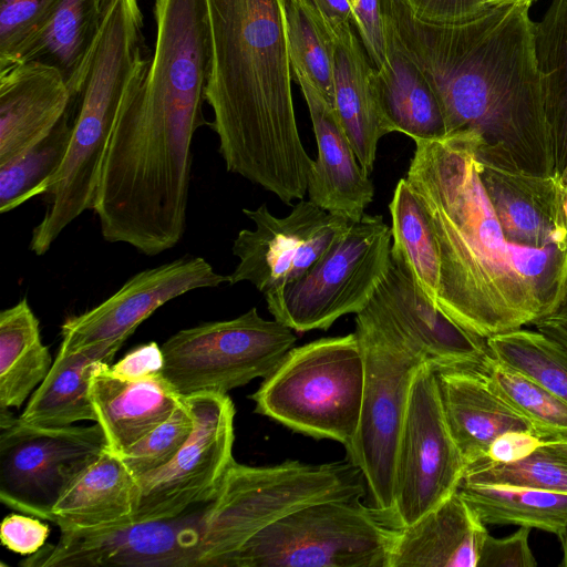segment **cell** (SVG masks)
<instances>
[{"instance_id": "6da1fadb", "label": "cell", "mask_w": 567, "mask_h": 567, "mask_svg": "<svg viewBox=\"0 0 567 567\" xmlns=\"http://www.w3.org/2000/svg\"><path fill=\"white\" fill-rule=\"evenodd\" d=\"M477 140L457 131L416 141L405 178L437 241L439 308L487 339L557 309L567 288V249L506 239L480 176Z\"/></svg>"}, {"instance_id": "7a4b0ae2", "label": "cell", "mask_w": 567, "mask_h": 567, "mask_svg": "<svg viewBox=\"0 0 567 567\" xmlns=\"http://www.w3.org/2000/svg\"><path fill=\"white\" fill-rule=\"evenodd\" d=\"M380 3L383 20L434 90L447 134L473 132L483 163L555 173L530 7L492 6L461 22L433 23L403 0Z\"/></svg>"}, {"instance_id": "3957f363", "label": "cell", "mask_w": 567, "mask_h": 567, "mask_svg": "<svg viewBox=\"0 0 567 567\" xmlns=\"http://www.w3.org/2000/svg\"><path fill=\"white\" fill-rule=\"evenodd\" d=\"M206 102L226 169L290 205L303 199L313 159L298 132L287 0H206Z\"/></svg>"}, {"instance_id": "277c9868", "label": "cell", "mask_w": 567, "mask_h": 567, "mask_svg": "<svg viewBox=\"0 0 567 567\" xmlns=\"http://www.w3.org/2000/svg\"><path fill=\"white\" fill-rule=\"evenodd\" d=\"M143 14L137 0H109L72 94V135L65 158L48 183V208L33 228L30 250L48 252L60 234L93 209L100 171L120 112L146 74Z\"/></svg>"}, {"instance_id": "5b68a950", "label": "cell", "mask_w": 567, "mask_h": 567, "mask_svg": "<svg viewBox=\"0 0 567 567\" xmlns=\"http://www.w3.org/2000/svg\"><path fill=\"white\" fill-rule=\"evenodd\" d=\"M364 494L362 472L349 460L269 466L233 460L206 506L199 567H228L251 537L302 506Z\"/></svg>"}, {"instance_id": "8992f818", "label": "cell", "mask_w": 567, "mask_h": 567, "mask_svg": "<svg viewBox=\"0 0 567 567\" xmlns=\"http://www.w3.org/2000/svg\"><path fill=\"white\" fill-rule=\"evenodd\" d=\"M364 359L354 332L291 348L250 396L255 412L344 446L360 420Z\"/></svg>"}, {"instance_id": "52a82bcc", "label": "cell", "mask_w": 567, "mask_h": 567, "mask_svg": "<svg viewBox=\"0 0 567 567\" xmlns=\"http://www.w3.org/2000/svg\"><path fill=\"white\" fill-rule=\"evenodd\" d=\"M354 321L364 385L358 429L346 450L362 472L372 507L392 524L399 437L413 379L426 359L372 302L355 313Z\"/></svg>"}, {"instance_id": "ba28073f", "label": "cell", "mask_w": 567, "mask_h": 567, "mask_svg": "<svg viewBox=\"0 0 567 567\" xmlns=\"http://www.w3.org/2000/svg\"><path fill=\"white\" fill-rule=\"evenodd\" d=\"M361 498L321 501L285 515L228 567H390L399 528Z\"/></svg>"}, {"instance_id": "9c48e42d", "label": "cell", "mask_w": 567, "mask_h": 567, "mask_svg": "<svg viewBox=\"0 0 567 567\" xmlns=\"http://www.w3.org/2000/svg\"><path fill=\"white\" fill-rule=\"evenodd\" d=\"M391 239L381 215L351 221L303 276L265 296L268 311L298 332L328 330L340 317L360 312L389 269Z\"/></svg>"}, {"instance_id": "30bf717a", "label": "cell", "mask_w": 567, "mask_h": 567, "mask_svg": "<svg viewBox=\"0 0 567 567\" xmlns=\"http://www.w3.org/2000/svg\"><path fill=\"white\" fill-rule=\"evenodd\" d=\"M293 330L257 308L181 330L162 346L163 374L182 395L227 393L268 377L297 341Z\"/></svg>"}, {"instance_id": "8fae6325", "label": "cell", "mask_w": 567, "mask_h": 567, "mask_svg": "<svg viewBox=\"0 0 567 567\" xmlns=\"http://www.w3.org/2000/svg\"><path fill=\"white\" fill-rule=\"evenodd\" d=\"M466 466L445 420L435 370L425 361L413 379L396 449L393 526L413 524L450 497Z\"/></svg>"}, {"instance_id": "7c38bea8", "label": "cell", "mask_w": 567, "mask_h": 567, "mask_svg": "<svg viewBox=\"0 0 567 567\" xmlns=\"http://www.w3.org/2000/svg\"><path fill=\"white\" fill-rule=\"evenodd\" d=\"M0 429V499L44 520L71 482L107 449L97 423L37 427L12 417Z\"/></svg>"}, {"instance_id": "4fadbf2b", "label": "cell", "mask_w": 567, "mask_h": 567, "mask_svg": "<svg viewBox=\"0 0 567 567\" xmlns=\"http://www.w3.org/2000/svg\"><path fill=\"white\" fill-rule=\"evenodd\" d=\"M194 430L163 468L137 481L134 513L128 522L173 518L207 503L234 460L235 406L225 393L184 396Z\"/></svg>"}, {"instance_id": "5bb4252c", "label": "cell", "mask_w": 567, "mask_h": 567, "mask_svg": "<svg viewBox=\"0 0 567 567\" xmlns=\"http://www.w3.org/2000/svg\"><path fill=\"white\" fill-rule=\"evenodd\" d=\"M208 502L173 518L128 522L89 530H61L56 544H45L23 565L199 567Z\"/></svg>"}, {"instance_id": "9a60e30c", "label": "cell", "mask_w": 567, "mask_h": 567, "mask_svg": "<svg viewBox=\"0 0 567 567\" xmlns=\"http://www.w3.org/2000/svg\"><path fill=\"white\" fill-rule=\"evenodd\" d=\"M243 213L255 229L240 230L234 240L239 261L228 285L247 281L264 296L303 276L351 224L309 199H299L285 217L272 215L266 204Z\"/></svg>"}, {"instance_id": "2e32d148", "label": "cell", "mask_w": 567, "mask_h": 567, "mask_svg": "<svg viewBox=\"0 0 567 567\" xmlns=\"http://www.w3.org/2000/svg\"><path fill=\"white\" fill-rule=\"evenodd\" d=\"M229 284L203 257H182L142 270L96 307L66 318L60 348L78 351L90 347L120 350L136 328L166 302L196 289Z\"/></svg>"}, {"instance_id": "e0dca14e", "label": "cell", "mask_w": 567, "mask_h": 567, "mask_svg": "<svg viewBox=\"0 0 567 567\" xmlns=\"http://www.w3.org/2000/svg\"><path fill=\"white\" fill-rule=\"evenodd\" d=\"M434 369L481 368L486 339L466 330L433 305L392 260L371 298Z\"/></svg>"}, {"instance_id": "ac0fdd59", "label": "cell", "mask_w": 567, "mask_h": 567, "mask_svg": "<svg viewBox=\"0 0 567 567\" xmlns=\"http://www.w3.org/2000/svg\"><path fill=\"white\" fill-rule=\"evenodd\" d=\"M296 79L309 109L318 146L308 182L309 200L350 221L359 220L374 195L370 175L362 169L334 107L306 78Z\"/></svg>"}, {"instance_id": "d6986e66", "label": "cell", "mask_w": 567, "mask_h": 567, "mask_svg": "<svg viewBox=\"0 0 567 567\" xmlns=\"http://www.w3.org/2000/svg\"><path fill=\"white\" fill-rule=\"evenodd\" d=\"M480 176L509 243L567 249L559 174L513 172L480 161Z\"/></svg>"}, {"instance_id": "ffe728a7", "label": "cell", "mask_w": 567, "mask_h": 567, "mask_svg": "<svg viewBox=\"0 0 567 567\" xmlns=\"http://www.w3.org/2000/svg\"><path fill=\"white\" fill-rule=\"evenodd\" d=\"M71 101V90L54 66L30 61L1 71L0 164L48 135Z\"/></svg>"}, {"instance_id": "44dd1931", "label": "cell", "mask_w": 567, "mask_h": 567, "mask_svg": "<svg viewBox=\"0 0 567 567\" xmlns=\"http://www.w3.org/2000/svg\"><path fill=\"white\" fill-rule=\"evenodd\" d=\"M100 365L90 381V398L111 452L120 456L182 405L184 395L163 373L122 379Z\"/></svg>"}, {"instance_id": "7402d4cb", "label": "cell", "mask_w": 567, "mask_h": 567, "mask_svg": "<svg viewBox=\"0 0 567 567\" xmlns=\"http://www.w3.org/2000/svg\"><path fill=\"white\" fill-rule=\"evenodd\" d=\"M450 432L466 464L483 460L492 442L527 422L489 385L481 368L434 369Z\"/></svg>"}, {"instance_id": "603a6c76", "label": "cell", "mask_w": 567, "mask_h": 567, "mask_svg": "<svg viewBox=\"0 0 567 567\" xmlns=\"http://www.w3.org/2000/svg\"><path fill=\"white\" fill-rule=\"evenodd\" d=\"M487 535L485 524L456 491L399 528L390 567H476Z\"/></svg>"}, {"instance_id": "cb8c5ba5", "label": "cell", "mask_w": 567, "mask_h": 567, "mask_svg": "<svg viewBox=\"0 0 567 567\" xmlns=\"http://www.w3.org/2000/svg\"><path fill=\"white\" fill-rule=\"evenodd\" d=\"M385 60L372 69L371 81L388 133L400 132L414 142L447 135L439 99L419 65L405 52L392 27L383 20Z\"/></svg>"}, {"instance_id": "d4e9b609", "label": "cell", "mask_w": 567, "mask_h": 567, "mask_svg": "<svg viewBox=\"0 0 567 567\" xmlns=\"http://www.w3.org/2000/svg\"><path fill=\"white\" fill-rule=\"evenodd\" d=\"M137 481L122 460L105 449L65 488L48 522L60 530L99 529L125 523L134 513Z\"/></svg>"}, {"instance_id": "484cf974", "label": "cell", "mask_w": 567, "mask_h": 567, "mask_svg": "<svg viewBox=\"0 0 567 567\" xmlns=\"http://www.w3.org/2000/svg\"><path fill=\"white\" fill-rule=\"evenodd\" d=\"M352 28L334 38L333 107L367 174H371L381 137L389 134L371 81L373 65Z\"/></svg>"}, {"instance_id": "4316f807", "label": "cell", "mask_w": 567, "mask_h": 567, "mask_svg": "<svg viewBox=\"0 0 567 567\" xmlns=\"http://www.w3.org/2000/svg\"><path fill=\"white\" fill-rule=\"evenodd\" d=\"M117 350L90 347L70 351L60 348L44 380L32 392L19 420L37 427H65L80 421H94L90 398L93 372L111 364Z\"/></svg>"}, {"instance_id": "83f0119b", "label": "cell", "mask_w": 567, "mask_h": 567, "mask_svg": "<svg viewBox=\"0 0 567 567\" xmlns=\"http://www.w3.org/2000/svg\"><path fill=\"white\" fill-rule=\"evenodd\" d=\"M109 0H58L47 24L29 45L21 62L56 68L71 93L100 30Z\"/></svg>"}, {"instance_id": "f1b7e54d", "label": "cell", "mask_w": 567, "mask_h": 567, "mask_svg": "<svg viewBox=\"0 0 567 567\" xmlns=\"http://www.w3.org/2000/svg\"><path fill=\"white\" fill-rule=\"evenodd\" d=\"M51 367L39 320L24 297L0 313V408H20Z\"/></svg>"}, {"instance_id": "f546056e", "label": "cell", "mask_w": 567, "mask_h": 567, "mask_svg": "<svg viewBox=\"0 0 567 567\" xmlns=\"http://www.w3.org/2000/svg\"><path fill=\"white\" fill-rule=\"evenodd\" d=\"M391 260L436 307L441 260L431 219L406 178H400L389 204Z\"/></svg>"}, {"instance_id": "4dcf8cb0", "label": "cell", "mask_w": 567, "mask_h": 567, "mask_svg": "<svg viewBox=\"0 0 567 567\" xmlns=\"http://www.w3.org/2000/svg\"><path fill=\"white\" fill-rule=\"evenodd\" d=\"M535 40L545 111L555 156V173L567 165V0H553Z\"/></svg>"}, {"instance_id": "1f68e13d", "label": "cell", "mask_w": 567, "mask_h": 567, "mask_svg": "<svg viewBox=\"0 0 567 567\" xmlns=\"http://www.w3.org/2000/svg\"><path fill=\"white\" fill-rule=\"evenodd\" d=\"M462 497L486 525H515L557 535L567 525V494L461 482Z\"/></svg>"}, {"instance_id": "d6a6232c", "label": "cell", "mask_w": 567, "mask_h": 567, "mask_svg": "<svg viewBox=\"0 0 567 567\" xmlns=\"http://www.w3.org/2000/svg\"><path fill=\"white\" fill-rule=\"evenodd\" d=\"M72 135L70 107L43 138L13 158L0 164V212L9 213L27 200L44 194L61 167Z\"/></svg>"}, {"instance_id": "836d02e7", "label": "cell", "mask_w": 567, "mask_h": 567, "mask_svg": "<svg viewBox=\"0 0 567 567\" xmlns=\"http://www.w3.org/2000/svg\"><path fill=\"white\" fill-rule=\"evenodd\" d=\"M287 35L291 70L306 78L333 106L334 40L310 0H288Z\"/></svg>"}, {"instance_id": "e575fe53", "label": "cell", "mask_w": 567, "mask_h": 567, "mask_svg": "<svg viewBox=\"0 0 567 567\" xmlns=\"http://www.w3.org/2000/svg\"><path fill=\"white\" fill-rule=\"evenodd\" d=\"M491 354L567 403V349L538 330L518 328L486 339Z\"/></svg>"}, {"instance_id": "d590c367", "label": "cell", "mask_w": 567, "mask_h": 567, "mask_svg": "<svg viewBox=\"0 0 567 567\" xmlns=\"http://www.w3.org/2000/svg\"><path fill=\"white\" fill-rule=\"evenodd\" d=\"M482 369L492 389L546 441H567V403L496 360L489 352Z\"/></svg>"}, {"instance_id": "8d00e7d4", "label": "cell", "mask_w": 567, "mask_h": 567, "mask_svg": "<svg viewBox=\"0 0 567 567\" xmlns=\"http://www.w3.org/2000/svg\"><path fill=\"white\" fill-rule=\"evenodd\" d=\"M461 482L567 494V463L543 444L516 462L499 464L483 458L468 464Z\"/></svg>"}, {"instance_id": "74e56055", "label": "cell", "mask_w": 567, "mask_h": 567, "mask_svg": "<svg viewBox=\"0 0 567 567\" xmlns=\"http://www.w3.org/2000/svg\"><path fill=\"white\" fill-rule=\"evenodd\" d=\"M194 430L192 411L184 398L163 423L118 457L136 481L163 468L176 456Z\"/></svg>"}, {"instance_id": "f35d334b", "label": "cell", "mask_w": 567, "mask_h": 567, "mask_svg": "<svg viewBox=\"0 0 567 567\" xmlns=\"http://www.w3.org/2000/svg\"><path fill=\"white\" fill-rule=\"evenodd\" d=\"M58 0H0V72L20 63Z\"/></svg>"}, {"instance_id": "ab89813d", "label": "cell", "mask_w": 567, "mask_h": 567, "mask_svg": "<svg viewBox=\"0 0 567 567\" xmlns=\"http://www.w3.org/2000/svg\"><path fill=\"white\" fill-rule=\"evenodd\" d=\"M530 528L520 526L515 533L495 538L489 534L481 548L476 567H535L529 545Z\"/></svg>"}, {"instance_id": "60d3db41", "label": "cell", "mask_w": 567, "mask_h": 567, "mask_svg": "<svg viewBox=\"0 0 567 567\" xmlns=\"http://www.w3.org/2000/svg\"><path fill=\"white\" fill-rule=\"evenodd\" d=\"M353 9V24L361 38L364 50L374 69L385 60L384 27L380 0H350Z\"/></svg>"}, {"instance_id": "b9f144b4", "label": "cell", "mask_w": 567, "mask_h": 567, "mask_svg": "<svg viewBox=\"0 0 567 567\" xmlns=\"http://www.w3.org/2000/svg\"><path fill=\"white\" fill-rule=\"evenodd\" d=\"M33 517L21 514L7 516L0 529L2 545L20 555L39 551L47 544L50 528Z\"/></svg>"}, {"instance_id": "7bdbcfd3", "label": "cell", "mask_w": 567, "mask_h": 567, "mask_svg": "<svg viewBox=\"0 0 567 567\" xmlns=\"http://www.w3.org/2000/svg\"><path fill=\"white\" fill-rule=\"evenodd\" d=\"M419 19L433 23L461 22L492 7L488 0H403Z\"/></svg>"}, {"instance_id": "ee69618b", "label": "cell", "mask_w": 567, "mask_h": 567, "mask_svg": "<svg viewBox=\"0 0 567 567\" xmlns=\"http://www.w3.org/2000/svg\"><path fill=\"white\" fill-rule=\"evenodd\" d=\"M163 351L154 341L136 347L120 361L110 365L116 377L130 380L163 373Z\"/></svg>"}, {"instance_id": "f6af8a7d", "label": "cell", "mask_w": 567, "mask_h": 567, "mask_svg": "<svg viewBox=\"0 0 567 567\" xmlns=\"http://www.w3.org/2000/svg\"><path fill=\"white\" fill-rule=\"evenodd\" d=\"M543 443L528 430L507 431L492 442L484 458L499 464L516 462L534 453Z\"/></svg>"}, {"instance_id": "bcb514c9", "label": "cell", "mask_w": 567, "mask_h": 567, "mask_svg": "<svg viewBox=\"0 0 567 567\" xmlns=\"http://www.w3.org/2000/svg\"><path fill=\"white\" fill-rule=\"evenodd\" d=\"M334 38L351 28L353 9L350 0H310Z\"/></svg>"}, {"instance_id": "7dc6e473", "label": "cell", "mask_w": 567, "mask_h": 567, "mask_svg": "<svg viewBox=\"0 0 567 567\" xmlns=\"http://www.w3.org/2000/svg\"><path fill=\"white\" fill-rule=\"evenodd\" d=\"M543 444L567 463V441H546Z\"/></svg>"}, {"instance_id": "c3c4849f", "label": "cell", "mask_w": 567, "mask_h": 567, "mask_svg": "<svg viewBox=\"0 0 567 567\" xmlns=\"http://www.w3.org/2000/svg\"><path fill=\"white\" fill-rule=\"evenodd\" d=\"M559 538L563 549V560L560 567H567V525L556 535Z\"/></svg>"}, {"instance_id": "681fc988", "label": "cell", "mask_w": 567, "mask_h": 567, "mask_svg": "<svg viewBox=\"0 0 567 567\" xmlns=\"http://www.w3.org/2000/svg\"><path fill=\"white\" fill-rule=\"evenodd\" d=\"M559 176L561 181L563 208L567 221V165L564 168V171L559 174Z\"/></svg>"}, {"instance_id": "f907efd6", "label": "cell", "mask_w": 567, "mask_h": 567, "mask_svg": "<svg viewBox=\"0 0 567 567\" xmlns=\"http://www.w3.org/2000/svg\"><path fill=\"white\" fill-rule=\"evenodd\" d=\"M536 0H488L491 6L520 3L530 7Z\"/></svg>"}, {"instance_id": "816d5d0a", "label": "cell", "mask_w": 567, "mask_h": 567, "mask_svg": "<svg viewBox=\"0 0 567 567\" xmlns=\"http://www.w3.org/2000/svg\"><path fill=\"white\" fill-rule=\"evenodd\" d=\"M560 303H563V305H565L567 307V288H566L565 296H564V298H563Z\"/></svg>"}]
</instances>
